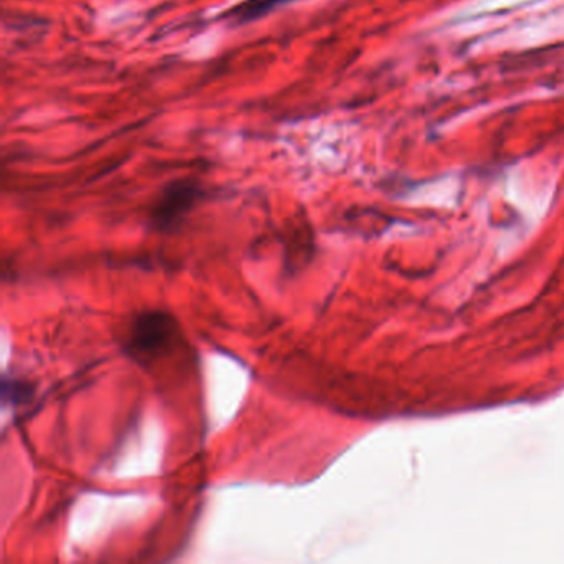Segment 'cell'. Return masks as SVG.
<instances>
[{
	"label": "cell",
	"instance_id": "7a4b0ae2",
	"mask_svg": "<svg viewBox=\"0 0 564 564\" xmlns=\"http://www.w3.org/2000/svg\"><path fill=\"white\" fill-rule=\"evenodd\" d=\"M199 197V184L193 183V181H177V183L171 184L161 194L153 214H151L154 226L161 230L173 229L193 209Z\"/></svg>",
	"mask_w": 564,
	"mask_h": 564
},
{
	"label": "cell",
	"instance_id": "3957f363",
	"mask_svg": "<svg viewBox=\"0 0 564 564\" xmlns=\"http://www.w3.org/2000/svg\"><path fill=\"white\" fill-rule=\"evenodd\" d=\"M289 2H293V0H246L242 4L230 9L226 14V19L237 25L250 24V22L262 19L263 15L289 4Z\"/></svg>",
	"mask_w": 564,
	"mask_h": 564
},
{
	"label": "cell",
	"instance_id": "6da1fadb",
	"mask_svg": "<svg viewBox=\"0 0 564 564\" xmlns=\"http://www.w3.org/2000/svg\"><path fill=\"white\" fill-rule=\"evenodd\" d=\"M176 335L177 325L170 313L144 312L128 326L123 348L134 361L148 365L171 348Z\"/></svg>",
	"mask_w": 564,
	"mask_h": 564
}]
</instances>
